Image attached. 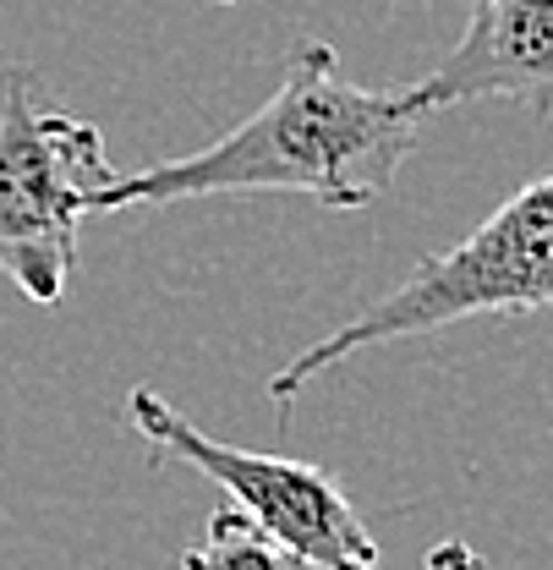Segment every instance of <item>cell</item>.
Instances as JSON below:
<instances>
[{
	"label": "cell",
	"mask_w": 553,
	"mask_h": 570,
	"mask_svg": "<svg viewBox=\"0 0 553 570\" xmlns=\"http://www.w3.org/2000/svg\"><path fill=\"white\" fill-rule=\"evenodd\" d=\"M416 116L401 94L356 88L324 39L285 56L279 88L219 142L187 159L132 170L99 193V214L165 209L181 198H264L296 193L324 209H367L389 193L416 148Z\"/></svg>",
	"instance_id": "obj_1"
},
{
	"label": "cell",
	"mask_w": 553,
	"mask_h": 570,
	"mask_svg": "<svg viewBox=\"0 0 553 570\" xmlns=\"http://www.w3.org/2000/svg\"><path fill=\"white\" fill-rule=\"evenodd\" d=\"M181 570H318L307 554L285 549L241 510H214L198 549L181 554Z\"/></svg>",
	"instance_id": "obj_6"
},
{
	"label": "cell",
	"mask_w": 553,
	"mask_h": 570,
	"mask_svg": "<svg viewBox=\"0 0 553 570\" xmlns=\"http://www.w3.org/2000/svg\"><path fill=\"white\" fill-rule=\"evenodd\" d=\"M219 6H230V0H219Z\"/></svg>",
	"instance_id": "obj_8"
},
{
	"label": "cell",
	"mask_w": 553,
	"mask_h": 570,
	"mask_svg": "<svg viewBox=\"0 0 553 570\" xmlns=\"http://www.w3.org/2000/svg\"><path fill=\"white\" fill-rule=\"evenodd\" d=\"M543 307H553V176L526 181L472 236H461L444 253H427L395 291H384L340 330L296 352L269 379V395L279 406H290L318 373H329L335 362L356 352L416 341L466 318L543 313Z\"/></svg>",
	"instance_id": "obj_2"
},
{
	"label": "cell",
	"mask_w": 553,
	"mask_h": 570,
	"mask_svg": "<svg viewBox=\"0 0 553 570\" xmlns=\"http://www.w3.org/2000/svg\"><path fill=\"white\" fill-rule=\"evenodd\" d=\"M427 570H483V554L472 543H461V538H444V543H433Z\"/></svg>",
	"instance_id": "obj_7"
},
{
	"label": "cell",
	"mask_w": 553,
	"mask_h": 570,
	"mask_svg": "<svg viewBox=\"0 0 553 570\" xmlns=\"http://www.w3.org/2000/svg\"><path fill=\"white\" fill-rule=\"evenodd\" d=\"M116 181L105 132L39 99V77L0 71V275L56 307L77 269V230Z\"/></svg>",
	"instance_id": "obj_3"
},
{
	"label": "cell",
	"mask_w": 553,
	"mask_h": 570,
	"mask_svg": "<svg viewBox=\"0 0 553 570\" xmlns=\"http://www.w3.org/2000/svg\"><path fill=\"white\" fill-rule=\"evenodd\" d=\"M401 99L416 116L466 99H515L532 116H553V0H472L461 45Z\"/></svg>",
	"instance_id": "obj_5"
},
{
	"label": "cell",
	"mask_w": 553,
	"mask_h": 570,
	"mask_svg": "<svg viewBox=\"0 0 553 570\" xmlns=\"http://www.w3.org/2000/svg\"><path fill=\"white\" fill-rule=\"evenodd\" d=\"M127 417L148 444V455H170V461L204 472L208 483H219L236 499L241 515H253L269 538L307 554L318 570H378V543H373L367 521L356 515L346 489L324 466L208 439L176 406H165V395L148 384L127 395Z\"/></svg>",
	"instance_id": "obj_4"
}]
</instances>
